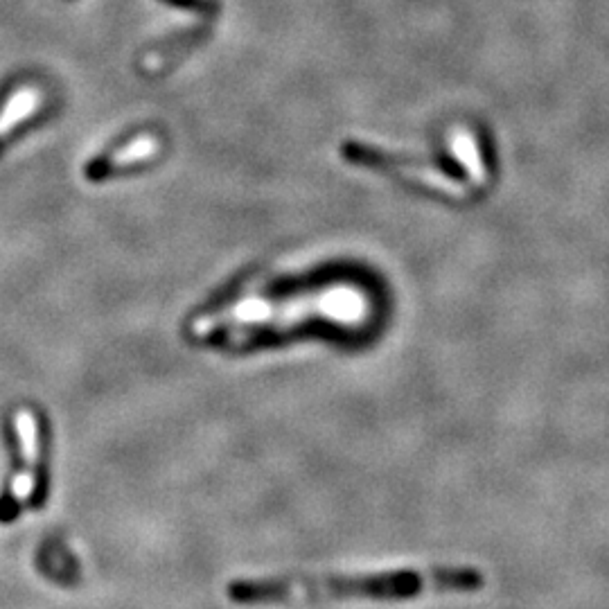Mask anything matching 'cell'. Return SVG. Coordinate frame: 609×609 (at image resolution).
Wrapping results in <instances>:
<instances>
[{"instance_id": "2", "label": "cell", "mask_w": 609, "mask_h": 609, "mask_svg": "<svg viewBox=\"0 0 609 609\" xmlns=\"http://www.w3.org/2000/svg\"><path fill=\"white\" fill-rule=\"evenodd\" d=\"M339 332L343 334L339 323H332L319 316H305L300 321H276V323H240V325H224L217 328L206 337H201V346L222 348V350H251L273 346V343L294 341L300 337H316L314 332Z\"/></svg>"}, {"instance_id": "3", "label": "cell", "mask_w": 609, "mask_h": 609, "mask_svg": "<svg viewBox=\"0 0 609 609\" xmlns=\"http://www.w3.org/2000/svg\"><path fill=\"white\" fill-rule=\"evenodd\" d=\"M34 418L37 411H21L16 422L5 425L10 472L0 490V524H14L21 517L23 499L30 497L28 474L34 472Z\"/></svg>"}, {"instance_id": "1", "label": "cell", "mask_w": 609, "mask_h": 609, "mask_svg": "<svg viewBox=\"0 0 609 609\" xmlns=\"http://www.w3.org/2000/svg\"><path fill=\"white\" fill-rule=\"evenodd\" d=\"M485 585L479 569L431 567L364 576H280L233 580L226 587L228 600L244 607L334 603V600H413L427 594H470Z\"/></svg>"}, {"instance_id": "4", "label": "cell", "mask_w": 609, "mask_h": 609, "mask_svg": "<svg viewBox=\"0 0 609 609\" xmlns=\"http://www.w3.org/2000/svg\"><path fill=\"white\" fill-rule=\"evenodd\" d=\"M43 107V91L32 84L14 88L7 100L0 104V152L12 140V134L23 127L34 113Z\"/></svg>"}, {"instance_id": "6", "label": "cell", "mask_w": 609, "mask_h": 609, "mask_svg": "<svg viewBox=\"0 0 609 609\" xmlns=\"http://www.w3.org/2000/svg\"><path fill=\"white\" fill-rule=\"evenodd\" d=\"M156 149H158V143L154 138H138L136 143L120 149L118 154H113L111 158H102V161H97L95 165L88 167V176L95 181H100L113 170H120V167L147 161V158H152L156 154Z\"/></svg>"}, {"instance_id": "5", "label": "cell", "mask_w": 609, "mask_h": 609, "mask_svg": "<svg viewBox=\"0 0 609 609\" xmlns=\"http://www.w3.org/2000/svg\"><path fill=\"white\" fill-rule=\"evenodd\" d=\"M50 454H52V431L48 418L43 413H37L34 418V472L28 506L39 510L46 506L50 492Z\"/></svg>"}]
</instances>
